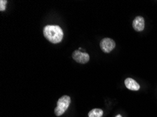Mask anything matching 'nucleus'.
<instances>
[{
    "label": "nucleus",
    "instance_id": "6e6552de",
    "mask_svg": "<svg viewBox=\"0 0 157 117\" xmlns=\"http://www.w3.org/2000/svg\"><path fill=\"white\" fill-rule=\"evenodd\" d=\"M6 4L7 1H6V0H1V1H0V11H5Z\"/></svg>",
    "mask_w": 157,
    "mask_h": 117
},
{
    "label": "nucleus",
    "instance_id": "423d86ee",
    "mask_svg": "<svg viewBox=\"0 0 157 117\" xmlns=\"http://www.w3.org/2000/svg\"><path fill=\"white\" fill-rule=\"evenodd\" d=\"M125 85L128 89L131 90H138L140 88V86L138 83L131 78L126 79L125 80Z\"/></svg>",
    "mask_w": 157,
    "mask_h": 117
},
{
    "label": "nucleus",
    "instance_id": "0eeeda50",
    "mask_svg": "<svg viewBox=\"0 0 157 117\" xmlns=\"http://www.w3.org/2000/svg\"><path fill=\"white\" fill-rule=\"evenodd\" d=\"M103 110L99 108H95L92 109L89 113H88V116L89 117H102L103 116Z\"/></svg>",
    "mask_w": 157,
    "mask_h": 117
},
{
    "label": "nucleus",
    "instance_id": "1a4fd4ad",
    "mask_svg": "<svg viewBox=\"0 0 157 117\" xmlns=\"http://www.w3.org/2000/svg\"><path fill=\"white\" fill-rule=\"evenodd\" d=\"M115 117H122V116H121V114H118V115H116Z\"/></svg>",
    "mask_w": 157,
    "mask_h": 117
},
{
    "label": "nucleus",
    "instance_id": "39448f33",
    "mask_svg": "<svg viewBox=\"0 0 157 117\" xmlns=\"http://www.w3.org/2000/svg\"><path fill=\"white\" fill-rule=\"evenodd\" d=\"M144 20L141 16H137L132 22V27L137 32H141L144 29Z\"/></svg>",
    "mask_w": 157,
    "mask_h": 117
},
{
    "label": "nucleus",
    "instance_id": "f03ea898",
    "mask_svg": "<svg viewBox=\"0 0 157 117\" xmlns=\"http://www.w3.org/2000/svg\"><path fill=\"white\" fill-rule=\"evenodd\" d=\"M71 97L68 95H63L59 99L57 105L54 109V114L57 116H60L65 113L71 104Z\"/></svg>",
    "mask_w": 157,
    "mask_h": 117
},
{
    "label": "nucleus",
    "instance_id": "7ed1b4c3",
    "mask_svg": "<svg viewBox=\"0 0 157 117\" xmlns=\"http://www.w3.org/2000/svg\"><path fill=\"white\" fill-rule=\"evenodd\" d=\"M99 46L104 53H109L114 49L116 46V43L110 38H104L100 42Z\"/></svg>",
    "mask_w": 157,
    "mask_h": 117
},
{
    "label": "nucleus",
    "instance_id": "f257e3e1",
    "mask_svg": "<svg viewBox=\"0 0 157 117\" xmlns=\"http://www.w3.org/2000/svg\"><path fill=\"white\" fill-rule=\"evenodd\" d=\"M43 34L49 42L53 44L61 42L63 37V32L58 25H47L44 27Z\"/></svg>",
    "mask_w": 157,
    "mask_h": 117
},
{
    "label": "nucleus",
    "instance_id": "20e7f679",
    "mask_svg": "<svg viewBox=\"0 0 157 117\" xmlns=\"http://www.w3.org/2000/svg\"><path fill=\"white\" fill-rule=\"evenodd\" d=\"M73 58L78 63L85 64L90 60V56L87 53H83L79 50H76L73 53Z\"/></svg>",
    "mask_w": 157,
    "mask_h": 117
}]
</instances>
